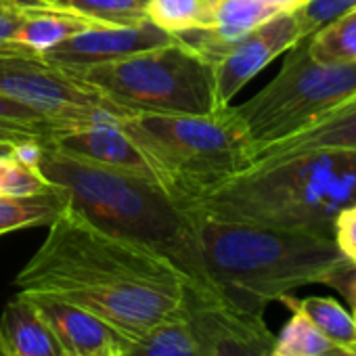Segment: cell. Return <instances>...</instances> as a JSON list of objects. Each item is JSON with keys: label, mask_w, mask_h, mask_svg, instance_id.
<instances>
[{"label": "cell", "mask_w": 356, "mask_h": 356, "mask_svg": "<svg viewBox=\"0 0 356 356\" xmlns=\"http://www.w3.org/2000/svg\"><path fill=\"white\" fill-rule=\"evenodd\" d=\"M15 287L17 293L92 312L118 333L120 343L178 318L195 291L168 258L97 227L72 206L49 227Z\"/></svg>", "instance_id": "cell-1"}, {"label": "cell", "mask_w": 356, "mask_h": 356, "mask_svg": "<svg viewBox=\"0 0 356 356\" xmlns=\"http://www.w3.org/2000/svg\"><path fill=\"white\" fill-rule=\"evenodd\" d=\"M40 172L90 222L161 254L195 291L222 298L206 270L195 216L155 178L86 161L49 143H42Z\"/></svg>", "instance_id": "cell-2"}, {"label": "cell", "mask_w": 356, "mask_h": 356, "mask_svg": "<svg viewBox=\"0 0 356 356\" xmlns=\"http://www.w3.org/2000/svg\"><path fill=\"white\" fill-rule=\"evenodd\" d=\"M356 202V151L258 155L195 206L220 220L333 237L337 214Z\"/></svg>", "instance_id": "cell-3"}, {"label": "cell", "mask_w": 356, "mask_h": 356, "mask_svg": "<svg viewBox=\"0 0 356 356\" xmlns=\"http://www.w3.org/2000/svg\"><path fill=\"white\" fill-rule=\"evenodd\" d=\"M189 210L212 283L243 312L264 316L270 302L304 285H327L348 264L329 235L220 220Z\"/></svg>", "instance_id": "cell-4"}, {"label": "cell", "mask_w": 356, "mask_h": 356, "mask_svg": "<svg viewBox=\"0 0 356 356\" xmlns=\"http://www.w3.org/2000/svg\"><path fill=\"white\" fill-rule=\"evenodd\" d=\"M118 124L155 181L183 208L195 206L254 161V147L235 105L202 115L128 113Z\"/></svg>", "instance_id": "cell-5"}, {"label": "cell", "mask_w": 356, "mask_h": 356, "mask_svg": "<svg viewBox=\"0 0 356 356\" xmlns=\"http://www.w3.org/2000/svg\"><path fill=\"white\" fill-rule=\"evenodd\" d=\"M63 72L99 92L120 115H202L222 109L216 103L214 65L178 38L168 47Z\"/></svg>", "instance_id": "cell-6"}, {"label": "cell", "mask_w": 356, "mask_h": 356, "mask_svg": "<svg viewBox=\"0 0 356 356\" xmlns=\"http://www.w3.org/2000/svg\"><path fill=\"white\" fill-rule=\"evenodd\" d=\"M356 92V63H318L306 40L285 53L279 74L252 99L235 105L258 149L308 126Z\"/></svg>", "instance_id": "cell-7"}, {"label": "cell", "mask_w": 356, "mask_h": 356, "mask_svg": "<svg viewBox=\"0 0 356 356\" xmlns=\"http://www.w3.org/2000/svg\"><path fill=\"white\" fill-rule=\"evenodd\" d=\"M0 97L38 109L57 130L97 120L105 113L120 118L90 86L80 84L63 70L17 44L0 49Z\"/></svg>", "instance_id": "cell-8"}, {"label": "cell", "mask_w": 356, "mask_h": 356, "mask_svg": "<svg viewBox=\"0 0 356 356\" xmlns=\"http://www.w3.org/2000/svg\"><path fill=\"white\" fill-rule=\"evenodd\" d=\"M302 38L293 11H281L241 38L216 65L214 88L218 107H229L243 86L256 78L279 55L287 53Z\"/></svg>", "instance_id": "cell-9"}, {"label": "cell", "mask_w": 356, "mask_h": 356, "mask_svg": "<svg viewBox=\"0 0 356 356\" xmlns=\"http://www.w3.org/2000/svg\"><path fill=\"white\" fill-rule=\"evenodd\" d=\"M172 42H176L174 34L159 28L151 19H143L132 26L86 28L44 53L42 59L59 70H76L122 59L140 51L168 47Z\"/></svg>", "instance_id": "cell-10"}, {"label": "cell", "mask_w": 356, "mask_h": 356, "mask_svg": "<svg viewBox=\"0 0 356 356\" xmlns=\"http://www.w3.org/2000/svg\"><path fill=\"white\" fill-rule=\"evenodd\" d=\"M42 143H49L74 157L155 178L149 163L118 124V115L105 113L97 120L59 128Z\"/></svg>", "instance_id": "cell-11"}, {"label": "cell", "mask_w": 356, "mask_h": 356, "mask_svg": "<svg viewBox=\"0 0 356 356\" xmlns=\"http://www.w3.org/2000/svg\"><path fill=\"white\" fill-rule=\"evenodd\" d=\"M26 298L34 304L44 323L51 327L65 356H95L120 343L118 333L103 318L95 316L88 310L47 296Z\"/></svg>", "instance_id": "cell-12"}, {"label": "cell", "mask_w": 356, "mask_h": 356, "mask_svg": "<svg viewBox=\"0 0 356 356\" xmlns=\"http://www.w3.org/2000/svg\"><path fill=\"white\" fill-rule=\"evenodd\" d=\"M0 352L3 356H65L51 327L22 293H15L0 316Z\"/></svg>", "instance_id": "cell-13"}, {"label": "cell", "mask_w": 356, "mask_h": 356, "mask_svg": "<svg viewBox=\"0 0 356 356\" xmlns=\"http://www.w3.org/2000/svg\"><path fill=\"white\" fill-rule=\"evenodd\" d=\"M308 151H356V105L321 115L308 126L258 149L254 157Z\"/></svg>", "instance_id": "cell-14"}, {"label": "cell", "mask_w": 356, "mask_h": 356, "mask_svg": "<svg viewBox=\"0 0 356 356\" xmlns=\"http://www.w3.org/2000/svg\"><path fill=\"white\" fill-rule=\"evenodd\" d=\"M95 26L99 24H92L90 19H84L76 13L57 9L44 3V0H28L26 15L13 38V44L24 47L30 53L42 57L70 36Z\"/></svg>", "instance_id": "cell-15"}, {"label": "cell", "mask_w": 356, "mask_h": 356, "mask_svg": "<svg viewBox=\"0 0 356 356\" xmlns=\"http://www.w3.org/2000/svg\"><path fill=\"white\" fill-rule=\"evenodd\" d=\"M122 356H214L208 339L185 312L120 343Z\"/></svg>", "instance_id": "cell-16"}, {"label": "cell", "mask_w": 356, "mask_h": 356, "mask_svg": "<svg viewBox=\"0 0 356 356\" xmlns=\"http://www.w3.org/2000/svg\"><path fill=\"white\" fill-rule=\"evenodd\" d=\"M67 206V195L55 185L34 195H0V237L34 227L49 229Z\"/></svg>", "instance_id": "cell-17"}, {"label": "cell", "mask_w": 356, "mask_h": 356, "mask_svg": "<svg viewBox=\"0 0 356 356\" xmlns=\"http://www.w3.org/2000/svg\"><path fill=\"white\" fill-rule=\"evenodd\" d=\"M281 302L289 310H300L335 346L356 348V318L337 300L323 298V296L296 298L289 293L283 296Z\"/></svg>", "instance_id": "cell-18"}, {"label": "cell", "mask_w": 356, "mask_h": 356, "mask_svg": "<svg viewBox=\"0 0 356 356\" xmlns=\"http://www.w3.org/2000/svg\"><path fill=\"white\" fill-rule=\"evenodd\" d=\"M266 0H214L210 13V28L233 49L252 30L277 15Z\"/></svg>", "instance_id": "cell-19"}, {"label": "cell", "mask_w": 356, "mask_h": 356, "mask_svg": "<svg viewBox=\"0 0 356 356\" xmlns=\"http://www.w3.org/2000/svg\"><path fill=\"white\" fill-rule=\"evenodd\" d=\"M306 44L318 63H356V7L325 24Z\"/></svg>", "instance_id": "cell-20"}, {"label": "cell", "mask_w": 356, "mask_h": 356, "mask_svg": "<svg viewBox=\"0 0 356 356\" xmlns=\"http://www.w3.org/2000/svg\"><path fill=\"white\" fill-rule=\"evenodd\" d=\"M99 26H132L147 19V0H44Z\"/></svg>", "instance_id": "cell-21"}, {"label": "cell", "mask_w": 356, "mask_h": 356, "mask_svg": "<svg viewBox=\"0 0 356 356\" xmlns=\"http://www.w3.org/2000/svg\"><path fill=\"white\" fill-rule=\"evenodd\" d=\"M214 0H147V19L178 34L191 28L210 26Z\"/></svg>", "instance_id": "cell-22"}, {"label": "cell", "mask_w": 356, "mask_h": 356, "mask_svg": "<svg viewBox=\"0 0 356 356\" xmlns=\"http://www.w3.org/2000/svg\"><path fill=\"white\" fill-rule=\"evenodd\" d=\"M335 348L300 310H291V318L275 337L268 356H318Z\"/></svg>", "instance_id": "cell-23"}, {"label": "cell", "mask_w": 356, "mask_h": 356, "mask_svg": "<svg viewBox=\"0 0 356 356\" xmlns=\"http://www.w3.org/2000/svg\"><path fill=\"white\" fill-rule=\"evenodd\" d=\"M356 7V0H308L306 5L296 9V19L300 24L302 38H310L316 30H321L331 19L343 15L346 11Z\"/></svg>", "instance_id": "cell-24"}, {"label": "cell", "mask_w": 356, "mask_h": 356, "mask_svg": "<svg viewBox=\"0 0 356 356\" xmlns=\"http://www.w3.org/2000/svg\"><path fill=\"white\" fill-rule=\"evenodd\" d=\"M51 187L53 185L42 176L40 170L22 165L13 159L7 163L3 195H34V193H42Z\"/></svg>", "instance_id": "cell-25"}, {"label": "cell", "mask_w": 356, "mask_h": 356, "mask_svg": "<svg viewBox=\"0 0 356 356\" xmlns=\"http://www.w3.org/2000/svg\"><path fill=\"white\" fill-rule=\"evenodd\" d=\"M0 120H9V122H19V124L32 126V128L40 130L44 134V138H49L57 130V126L44 113H40L38 109H34L30 105H24L19 101L7 99V97H0Z\"/></svg>", "instance_id": "cell-26"}, {"label": "cell", "mask_w": 356, "mask_h": 356, "mask_svg": "<svg viewBox=\"0 0 356 356\" xmlns=\"http://www.w3.org/2000/svg\"><path fill=\"white\" fill-rule=\"evenodd\" d=\"M333 241L341 256L350 264H356V202L337 214L333 225Z\"/></svg>", "instance_id": "cell-27"}, {"label": "cell", "mask_w": 356, "mask_h": 356, "mask_svg": "<svg viewBox=\"0 0 356 356\" xmlns=\"http://www.w3.org/2000/svg\"><path fill=\"white\" fill-rule=\"evenodd\" d=\"M28 0H0V49L11 47L24 22Z\"/></svg>", "instance_id": "cell-28"}, {"label": "cell", "mask_w": 356, "mask_h": 356, "mask_svg": "<svg viewBox=\"0 0 356 356\" xmlns=\"http://www.w3.org/2000/svg\"><path fill=\"white\" fill-rule=\"evenodd\" d=\"M329 287H333L335 291H339L346 302L350 304V312L356 318V264H346L341 266L327 283Z\"/></svg>", "instance_id": "cell-29"}, {"label": "cell", "mask_w": 356, "mask_h": 356, "mask_svg": "<svg viewBox=\"0 0 356 356\" xmlns=\"http://www.w3.org/2000/svg\"><path fill=\"white\" fill-rule=\"evenodd\" d=\"M42 159V140L40 138H26L13 145V161L40 170Z\"/></svg>", "instance_id": "cell-30"}, {"label": "cell", "mask_w": 356, "mask_h": 356, "mask_svg": "<svg viewBox=\"0 0 356 356\" xmlns=\"http://www.w3.org/2000/svg\"><path fill=\"white\" fill-rule=\"evenodd\" d=\"M26 138H40L44 140V134L32 126L19 124V122H9V120H0V140H9V143H19Z\"/></svg>", "instance_id": "cell-31"}, {"label": "cell", "mask_w": 356, "mask_h": 356, "mask_svg": "<svg viewBox=\"0 0 356 356\" xmlns=\"http://www.w3.org/2000/svg\"><path fill=\"white\" fill-rule=\"evenodd\" d=\"M270 7H275L277 11H296L302 5H306L308 0H266Z\"/></svg>", "instance_id": "cell-32"}, {"label": "cell", "mask_w": 356, "mask_h": 356, "mask_svg": "<svg viewBox=\"0 0 356 356\" xmlns=\"http://www.w3.org/2000/svg\"><path fill=\"white\" fill-rule=\"evenodd\" d=\"M318 356H356V348H341V346H335Z\"/></svg>", "instance_id": "cell-33"}, {"label": "cell", "mask_w": 356, "mask_h": 356, "mask_svg": "<svg viewBox=\"0 0 356 356\" xmlns=\"http://www.w3.org/2000/svg\"><path fill=\"white\" fill-rule=\"evenodd\" d=\"M95 356H122L120 343H115V346H111V348H107V350H103V352H99V354H95Z\"/></svg>", "instance_id": "cell-34"}, {"label": "cell", "mask_w": 356, "mask_h": 356, "mask_svg": "<svg viewBox=\"0 0 356 356\" xmlns=\"http://www.w3.org/2000/svg\"><path fill=\"white\" fill-rule=\"evenodd\" d=\"M350 105H356V92H354V95H350V97H348L341 105H337L333 111H337V109H341V107H350ZM333 111H329V113H333ZM325 115H327V113H325ZM316 120H318V118H316Z\"/></svg>", "instance_id": "cell-35"}, {"label": "cell", "mask_w": 356, "mask_h": 356, "mask_svg": "<svg viewBox=\"0 0 356 356\" xmlns=\"http://www.w3.org/2000/svg\"><path fill=\"white\" fill-rule=\"evenodd\" d=\"M9 161H0V195H3V183H5V172H7V163Z\"/></svg>", "instance_id": "cell-36"}, {"label": "cell", "mask_w": 356, "mask_h": 356, "mask_svg": "<svg viewBox=\"0 0 356 356\" xmlns=\"http://www.w3.org/2000/svg\"><path fill=\"white\" fill-rule=\"evenodd\" d=\"M0 356H3V352H0Z\"/></svg>", "instance_id": "cell-37"}]
</instances>
